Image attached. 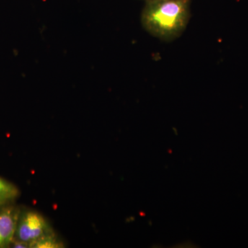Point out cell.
I'll list each match as a JSON object with an SVG mask.
<instances>
[{
  "label": "cell",
  "instance_id": "cell-1",
  "mask_svg": "<svg viewBox=\"0 0 248 248\" xmlns=\"http://www.w3.org/2000/svg\"><path fill=\"white\" fill-rule=\"evenodd\" d=\"M190 16V0H148L142 11L141 22L151 35L172 42L184 33Z\"/></svg>",
  "mask_w": 248,
  "mask_h": 248
},
{
  "label": "cell",
  "instance_id": "cell-2",
  "mask_svg": "<svg viewBox=\"0 0 248 248\" xmlns=\"http://www.w3.org/2000/svg\"><path fill=\"white\" fill-rule=\"evenodd\" d=\"M53 234V228L41 214L31 210L19 212L15 240L31 248L37 241Z\"/></svg>",
  "mask_w": 248,
  "mask_h": 248
},
{
  "label": "cell",
  "instance_id": "cell-3",
  "mask_svg": "<svg viewBox=\"0 0 248 248\" xmlns=\"http://www.w3.org/2000/svg\"><path fill=\"white\" fill-rule=\"evenodd\" d=\"M19 212L11 203L0 205V248L10 247L14 241Z\"/></svg>",
  "mask_w": 248,
  "mask_h": 248
},
{
  "label": "cell",
  "instance_id": "cell-4",
  "mask_svg": "<svg viewBox=\"0 0 248 248\" xmlns=\"http://www.w3.org/2000/svg\"><path fill=\"white\" fill-rule=\"evenodd\" d=\"M19 194V189L14 184L0 177V205L11 203Z\"/></svg>",
  "mask_w": 248,
  "mask_h": 248
},
{
  "label": "cell",
  "instance_id": "cell-5",
  "mask_svg": "<svg viewBox=\"0 0 248 248\" xmlns=\"http://www.w3.org/2000/svg\"><path fill=\"white\" fill-rule=\"evenodd\" d=\"M63 243L57 237L56 234H53L36 242L32 245L33 248H63Z\"/></svg>",
  "mask_w": 248,
  "mask_h": 248
},
{
  "label": "cell",
  "instance_id": "cell-6",
  "mask_svg": "<svg viewBox=\"0 0 248 248\" xmlns=\"http://www.w3.org/2000/svg\"><path fill=\"white\" fill-rule=\"evenodd\" d=\"M144 1H148V0H144Z\"/></svg>",
  "mask_w": 248,
  "mask_h": 248
}]
</instances>
